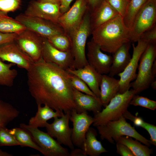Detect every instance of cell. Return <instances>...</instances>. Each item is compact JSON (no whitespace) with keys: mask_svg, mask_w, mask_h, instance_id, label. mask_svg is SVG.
Here are the masks:
<instances>
[{"mask_svg":"<svg viewBox=\"0 0 156 156\" xmlns=\"http://www.w3.org/2000/svg\"><path fill=\"white\" fill-rule=\"evenodd\" d=\"M26 29L19 22L0 10V32L18 34Z\"/></svg>","mask_w":156,"mask_h":156,"instance_id":"obj_27","label":"cell"},{"mask_svg":"<svg viewBox=\"0 0 156 156\" xmlns=\"http://www.w3.org/2000/svg\"><path fill=\"white\" fill-rule=\"evenodd\" d=\"M15 65L5 63L0 59V85L11 87L18 74L17 70L12 69Z\"/></svg>","mask_w":156,"mask_h":156,"instance_id":"obj_30","label":"cell"},{"mask_svg":"<svg viewBox=\"0 0 156 156\" xmlns=\"http://www.w3.org/2000/svg\"><path fill=\"white\" fill-rule=\"evenodd\" d=\"M83 150L81 148L73 149L70 153V156H86Z\"/></svg>","mask_w":156,"mask_h":156,"instance_id":"obj_43","label":"cell"},{"mask_svg":"<svg viewBox=\"0 0 156 156\" xmlns=\"http://www.w3.org/2000/svg\"><path fill=\"white\" fill-rule=\"evenodd\" d=\"M131 42L124 44L113 54L112 62L108 74L109 76L114 77L121 73L129 64L131 58L129 52Z\"/></svg>","mask_w":156,"mask_h":156,"instance_id":"obj_22","label":"cell"},{"mask_svg":"<svg viewBox=\"0 0 156 156\" xmlns=\"http://www.w3.org/2000/svg\"><path fill=\"white\" fill-rule=\"evenodd\" d=\"M135 94L132 89L117 94L104 109L94 114L93 126L96 127L118 120L127 110L130 102Z\"/></svg>","mask_w":156,"mask_h":156,"instance_id":"obj_3","label":"cell"},{"mask_svg":"<svg viewBox=\"0 0 156 156\" xmlns=\"http://www.w3.org/2000/svg\"><path fill=\"white\" fill-rule=\"evenodd\" d=\"M97 135L96 131L90 127L86 133L82 148L87 156H99L102 153L108 152L101 142L97 140Z\"/></svg>","mask_w":156,"mask_h":156,"instance_id":"obj_25","label":"cell"},{"mask_svg":"<svg viewBox=\"0 0 156 156\" xmlns=\"http://www.w3.org/2000/svg\"><path fill=\"white\" fill-rule=\"evenodd\" d=\"M15 19L26 29L44 38L47 39L56 35L65 34L63 29L58 23L49 20L29 16L24 13L18 15Z\"/></svg>","mask_w":156,"mask_h":156,"instance_id":"obj_9","label":"cell"},{"mask_svg":"<svg viewBox=\"0 0 156 156\" xmlns=\"http://www.w3.org/2000/svg\"><path fill=\"white\" fill-rule=\"evenodd\" d=\"M90 12L92 31L119 14L107 0H101Z\"/></svg>","mask_w":156,"mask_h":156,"instance_id":"obj_20","label":"cell"},{"mask_svg":"<svg viewBox=\"0 0 156 156\" xmlns=\"http://www.w3.org/2000/svg\"><path fill=\"white\" fill-rule=\"evenodd\" d=\"M20 146L10 129L6 127L0 128V146Z\"/></svg>","mask_w":156,"mask_h":156,"instance_id":"obj_34","label":"cell"},{"mask_svg":"<svg viewBox=\"0 0 156 156\" xmlns=\"http://www.w3.org/2000/svg\"><path fill=\"white\" fill-rule=\"evenodd\" d=\"M126 118L132 121L135 125L141 127L145 129L150 137L151 144L156 146V127L153 125L144 121L141 117L135 116L127 110L123 114Z\"/></svg>","mask_w":156,"mask_h":156,"instance_id":"obj_31","label":"cell"},{"mask_svg":"<svg viewBox=\"0 0 156 156\" xmlns=\"http://www.w3.org/2000/svg\"><path fill=\"white\" fill-rule=\"evenodd\" d=\"M17 34L0 32V45L14 40Z\"/></svg>","mask_w":156,"mask_h":156,"instance_id":"obj_41","label":"cell"},{"mask_svg":"<svg viewBox=\"0 0 156 156\" xmlns=\"http://www.w3.org/2000/svg\"><path fill=\"white\" fill-rule=\"evenodd\" d=\"M91 32L90 12L88 10L79 25L70 38V51L74 59L73 69L82 68L88 64L85 48L87 40Z\"/></svg>","mask_w":156,"mask_h":156,"instance_id":"obj_4","label":"cell"},{"mask_svg":"<svg viewBox=\"0 0 156 156\" xmlns=\"http://www.w3.org/2000/svg\"><path fill=\"white\" fill-rule=\"evenodd\" d=\"M107 1L119 14L123 17L129 0H107Z\"/></svg>","mask_w":156,"mask_h":156,"instance_id":"obj_38","label":"cell"},{"mask_svg":"<svg viewBox=\"0 0 156 156\" xmlns=\"http://www.w3.org/2000/svg\"><path fill=\"white\" fill-rule=\"evenodd\" d=\"M38 1L44 3H49L60 5L61 0H37Z\"/></svg>","mask_w":156,"mask_h":156,"instance_id":"obj_45","label":"cell"},{"mask_svg":"<svg viewBox=\"0 0 156 156\" xmlns=\"http://www.w3.org/2000/svg\"><path fill=\"white\" fill-rule=\"evenodd\" d=\"M21 2V0H0V10L7 13L14 11L19 8Z\"/></svg>","mask_w":156,"mask_h":156,"instance_id":"obj_37","label":"cell"},{"mask_svg":"<svg viewBox=\"0 0 156 156\" xmlns=\"http://www.w3.org/2000/svg\"><path fill=\"white\" fill-rule=\"evenodd\" d=\"M60 5L42 3L32 0L29 3L24 14L32 17L39 18L58 23V20L62 14Z\"/></svg>","mask_w":156,"mask_h":156,"instance_id":"obj_18","label":"cell"},{"mask_svg":"<svg viewBox=\"0 0 156 156\" xmlns=\"http://www.w3.org/2000/svg\"><path fill=\"white\" fill-rule=\"evenodd\" d=\"M70 120L73 123V143L74 146L82 148L86 133L93 122V118L88 115L87 112L78 113L74 110L70 113Z\"/></svg>","mask_w":156,"mask_h":156,"instance_id":"obj_16","label":"cell"},{"mask_svg":"<svg viewBox=\"0 0 156 156\" xmlns=\"http://www.w3.org/2000/svg\"><path fill=\"white\" fill-rule=\"evenodd\" d=\"M148 0H129L123 17L124 23L130 30L135 17L142 6Z\"/></svg>","mask_w":156,"mask_h":156,"instance_id":"obj_32","label":"cell"},{"mask_svg":"<svg viewBox=\"0 0 156 156\" xmlns=\"http://www.w3.org/2000/svg\"><path fill=\"white\" fill-rule=\"evenodd\" d=\"M42 57L45 62L55 64L65 70L73 68L74 59L70 51L57 49L44 38Z\"/></svg>","mask_w":156,"mask_h":156,"instance_id":"obj_15","label":"cell"},{"mask_svg":"<svg viewBox=\"0 0 156 156\" xmlns=\"http://www.w3.org/2000/svg\"><path fill=\"white\" fill-rule=\"evenodd\" d=\"M27 71L29 91L37 105H47L62 113L76 110L70 73L42 58Z\"/></svg>","mask_w":156,"mask_h":156,"instance_id":"obj_1","label":"cell"},{"mask_svg":"<svg viewBox=\"0 0 156 156\" xmlns=\"http://www.w3.org/2000/svg\"><path fill=\"white\" fill-rule=\"evenodd\" d=\"M10 133L14 137L22 147H29L34 148L43 154V151L33 139L29 133L24 129L15 127L10 129Z\"/></svg>","mask_w":156,"mask_h":156,"instance_id":"obj_28","label":"cell"},{"mask_svg":"<svg viewBox=\"0 0 156 156\" xmlns=\"http://www.w3.org/2000/svg\"><path fill=\"white\" fill-rule=\"evenodd\" d=\"M47 39L53 46L57 49L63 51H70V40L65 34L56 35Z\"/></svg>","mask_w":156,"mask_h":156,"instance_id":"obj_33","label":"cell"},{"mask_svg":"<svg viewBox=\"0 0 156 156\" xmlns=\"http://www.w3.org/2000/svg\"><path fill=\"white\" fill-rule=\"evenodd\" d=\"M90 12L102 0H86Z\"/></svg>","mask_w":156,"mask_h":156,"instance_id":"obj_44","label":"cell"},{"mask_svg":"<svg viewBox=\"0 0 156 156\" xmlns=\"http://www.w3.org/2000/svg\"><path fill=\"white\" fill-rule=\"evenodd\" d=\"M67 71L84 81L96 97L100 99V86L102 75L98 73L88 64L82 68L68 69Z\"/></svg>","mask_w":156,"mask_h":156,"instance_id":"obj_19","label":"cell"},{"mask_svg":"<svg viewBox=\"0 0 156 156\" xmlns=\"http://www.w3.org/2000/svg\"><path fill=\"white\" fill-rule=\"evenodd\" d=\"M152 72L153 75L155 77L156 75V60L154 61L152 68Z\"/></svg>","mask_w":156,"mask_h":156,"instance_id":"obj_46","label":"cell"},{"mask_svg":"<svg viewBox=\"0 0 156 156\" xmlns=\"http://www.w3.org/2000/svg\"><path fill=\"white\" fill-rule=\"evenodd\" d=\"M114 141L126 145L135 156H149L153 153L152 150L149 146L142 145L138 140H134L129 136H121L115 139Z\"/></svg>","mask_w":156,"mask_h":156,"instance_id":"obj_26","label":"cell"},{"mask_svg":"<svg viewBox=\"0 0 156 156\" xmlns=\"http://www.w3.org/2000/svg\"><path fill=\"white\" fill-rule=\"evenodd\" d=\"M37 111L35 115L31 118L28 125L35 127H45L47 121L49 119L56 117H60L64 113L54 111L47 105L42 107L37 105Z\"/></svg>","mask_w":156,"mask_h":156,"instance_id":"obj_24","label":"cell"},{"mask_svg":"<svg viewBox=\"0 0 156 156\" xmlns=\"http://www.w3.org/2000/svg\"><path fill=\"white\" fill-rule=\"evenodd\" d=\"M73 0H61L60 6V10L63 14L67 12L70 8V3Z\"/></svg>","mask_w":156,"mask_h":156,"instance_id":"obj_42","label":"cell"},{"mask_svg":"<svg viewBox=\"0 0 156 156\" xmlns=\"http://www.w3.org/2000/svg\"><path fill=\"white\" fill-rule=\"evenodd\" d=\"M126 119L122 116L117 120L110 121L104 125L96 127L101 139L106 140L110 143L114 144V140L117 138L127 136L150 146L151 144L150 140L138 133Z\"/></svg>","mask_w":156,"mask_h":156,"instance_id":"obj_5","label":"cell"},{"mask_svg":"<svg viewBox=\"0 0 156 156\" xmlns=\"http://www.w3.org/2000/svg\"><path fill=\"white\" fill-rule=\"evenodd\" d=\"M0 59L16 65L27 71L34 62L25 53L14 40L0 45Z\"/></svg>","mask_w":156,"mask_h":156,"instance_id":"obj_14","label":"cell"},{"mask_svg":"<svg viewBox=\"0 0 156 156\" xmlns=\"http://www.w3.org/2000/svg\"><path fill=\"white\" fill-rule=\"evenodd\" d=\"M19 114L20 112L11 104L0 99V128L5 127Z\"/></svg>","mask_w":156,"mask_h":156,"instance_id":"obj_29","label":"cell"},{"mask_svg":"<svg viewBox=\"0 0 156 156\" xmlns=\"http://www.w3.org/2000/svg\"><path fill=\"white\" fill-rule=\"evenodd\" d=\"M116 152L121 156H135L130 149L126 145L120 143L116 144Z\"/></svg>","mask_w":156,"mask_h":156,"instance_id":"obj_40","label":"cell"},{"mask_svg":"<svg viewBox=\"0 0 156 156\" xmlns=\"http://www.w3.org/2000/svg\"><path fill=\"white\" fill-rule=\"evenodd\" d=\"M73 99L78 113L92 112L95 114L102 110L99 98L81 92L74 88Z\"/></svg>","mask_w":156,"mask_h":156,"instance_id":"obj_21","label":"cell"},{"mask_svg":"<svg viewBox=\"0 0 156 156\" xmlns=\"http://www.w3.org/2000/svg\"><path fill=\"white\" fill-rule=\"evenodd\" d=\"M13 155L7 152L3 151L0 150V156H12Z\"/></svg>","mask_w":156,"mask_h":156,"instance_id":"obj_47","label":"cell"},{"mask_svg":"<svg viewBox=\"0 0 156 156\" xmlns=\"http://www.w3.org/2000/svg\"><path fill=\"white\" fill-rule=\"evenodd\" d=\"M150 86L154 90L156 89V81L155 79L151 83Z\"/></svg>","mask_w":156,"mask_h":156,"instance_id":"obj_48","label":"cell"},{"mask_svg":"<svg viewBox=\"0 0 156 156\" xmlns=\"http://www.w3.org/2000/svg\"><path fill=\"white\" fill-rule=\"evenodd\" d=\"M70 74L71 83L74 88L83 93L96 97L84 81L76 75Z\"/></svg>","mask_w":156,"mask_h":156,"instance_id":"obj_36","label":"cell"},{"mask_svg":"<svg viewBox=\"0 0 156 156\" xmlns=\"http://www.w3.org/2000/svg\"><path fill=\"white\" fill-rule=\"evenodd\" d=\"M156 57V44H148L140 59L136 78L130 84L136 94L148 88L155 79L152 68Z\"/></svg>","mask_w":156,"mask_h":156,"instance_id":"obj_6","label":"cell"},{"mask_svg":"<svg viewBox=\"0 0 156 156\" xmlns=\"http://www.w3.org/2000/svg\"><path fill=\"white\" fill-rule=\"evenodd\" d=\"M91 34L101 50L110 53L124 44L131 42L129 30L119 14L92 30Z\"/></svg>","mask_w":156,"mask_h":156,"instance_id":"obj_2","label":"cell"},{"mask_svg":"<svg viewBox=\"0 0 156 156\" xmlns=\"http://www.w3.org/2000/svg\"><path fill=\"white\" fill-rule=\"evenodd\" d=\"M43 38L29 30L26 29L17 34L14 41L25 53L34 62L42 59Z\"/></svg>","mask_w":156,"mask_h":156,"instance_id":"obj_12","label":"cell"},{"mask_svg":"<svg viewBox=\"0 0 156 156\" xmlns=\"http://www.w3.org/2000/svg\"><path fill=\"white\" fill-rule=\"evenodd\" d=\"M70 113H64L60 117L54 118L52 123L47 122L45 125L47 132L61 145L69 147L71 150L74 148L72 140V128L69 126Z\"/></svg>","mask_w":156,"mask_h":156,"instance_id":"obj_13","label":"cell"},{"mask_svg":"<svg viewBox=\"0 0 156 156\" xmlns=\"http://www.w3.org/2000/svg\"><path fill=\"white\" fill-rule=\"evenodd\" d=\"M140 39L148 44H156V26L142 33Z\"/></svg>","mask_w":156,"mask_h":156,"instance_id":"obj_39","label":"cell"},{"mask_svg":"<svg viewBox=\"0 0 156 156\" xmlns=\"http://www.w3.org/2000/svg\"><path fill=\"white\" fill-rule=\"evenodd\" d=\"M137 42L136 46L134 43L132 44L133 52L129 62L124 70L118 75L120 78L118 93H123L130 89L131 83L136 78V70L140 57L148 44L140 39Z\"/></svg>","mask_w":156,"mask_h":156,"instance_id":"obj_10","label":"cell"},{"mask_svg":"<svg viewBox=\"0 0 156 156\" xmlns=\"http://www.w3.org/2000/svg\"><path fill=\"white\" fill-rule=\"evenodd\" d=\"M130 105L142 107L152 110H155L156 108V101L136 94L131 101Z\"/></svg>","mask_w":156,"mask_h":156,"instance_id":"obj_35","label":"cell"},{"mask_svg":"<svg viewBox=\"0 0 156 156\" xmlns=\"http://www.w3.org/2000/svg\"><path fill=\"white\" fill-rule=\"evenodd\" d=\"M87 59L88 64L101 75L109 73L112 56L103 53L99 46L92 39L87 43Z\"/></svg>","mask_w":156,"mask_h":156,"instance_id":"obj_17","label":"cell"},{"mask_svg":"<svg viewBox=\"0 0 156 156\" xmlns=\"http://www.w3.org/2000/svg\"><path fill=\"white\" fill-rule=\"evenodd\" d=\"M119 88V79L107 75H102L100 86V99L103 106L105 107L118 93Z\"/></svg>","mask_w":156,"mask_h":156,"instance_id":"obj_23","label":"cell"},{"mask_svg":"<svg viewBox=\"0 0 156 156\" xmlns=\"http://www.w3.org/2000/svg\"><path fill=\"white\" fill-rule=\"evenodd\" d=\"M20 127L29 133L34 141L42 150L44 155L70 156L68 150L62 146L47 132L25 123H21Z\"/></svg>","mask_w":156,"mask_h":156,"instance_id":"obj_8","label":"cell"},{"mask_svg":"<svg viewBox=\"0 0 156 156\" xmlns=\"http://www.w3.org/2000/svg\"><path fill=\"white\" fill-rule=\"evenodd\" d=\"M156 0H148L136 15L129 30L131 41L137 42L141 35L156 26Z\"/></svg>","mask_w":156,"mask_h":156,"instance_id":"obj_7","label":"cell"},{"mask_svg":"<svg viewBox=\"0 0 156 156\" xmlns=\"http://www.w3.org/2000/svg\"><path fill=\"white\" fill-rule=\"evenodd\" d=\"M88 10L86 0H76L72 7L59 18L58 24L70 38Z\"/></svg>","mask_w":156,"mask_h":156,"instance_id":"obj_11","label":"cell"}]
</instances>
